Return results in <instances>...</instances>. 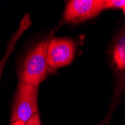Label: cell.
<instances>
[{"label":"cell","mask_w":125,"mask_h":125,"mask_svg":"<svg viewBox=\"0 0 125 125\" xmlns=\"http://www.w3.org/2000/svg\"><path fill=\"white\" fill-rule=\"evenodd\" d=\"M105 9H121L125 8V0H104Z\"/></svg>","instance_id":"cell-7"},{"label":"cell","mask_w":125,"mask_h":125,"mask_svg":"<svg viewBox=\"0 0 125 125\" xmlns=\"http://www.w3.org/2000/svg\"><path fill=\"white\" fill-rule=\"evenodd\" d=\"M10 125H26V124L22 121H15L13 124H10Z\"/></svg>","instance_id":"cell-9"},{"label":"cell","mask_w":125,"mask_h":125,"mask_svg":"<svg viewBox=\"0 0 125 125\" xmlns=\"http://www.w3.org/2000/svg\"><path fill=\"white\" fill-rule=\"evenodd\" d=\"M104 10V0H72L66 3L63 20L79 23L97 17Z\"/></svg>","instance_id":"cell-4"},{"label":"cell","mask_w":125,"mask_h":125,"mask_svg":"<svg viewBox=\"0 0 125 125\" xmlns=\"http://www.w3.org/2000/svg\"><path fill=\"white\" fill-rule=\"evenodd\" d=\"M78 41L68 38H51L47 49V64L50 69L67 66L73 60Z\"/></svg>","instance_id":"cell-3"},{"label":"cell","mask_w":125,"mask_h":125,"mask_svg":"<svg viewBox=\"0 0 125 125\" xmlns=\"http://www.w3.org/2000/svg\"><path fill=\"white\" fill-rule=\"evenodd\" d=\"M108 52L114 73L125 71V26L116 34Z\"/></svg>","instance_id":"cell-5"},{"label":"cell","mask_w":125,"mask_h":125,"mask_svg":"<svg viewBox=\"0 0 125 125\" xmlns=\"http://www.w3.org/2000/svg\"><path fill=\"white\" fill-rule=\"evenodd\" d=\"M31 20L30 18V15L28 14H26L23 18L20 21V23L17 29L14 32V34L11 35L9 41H8L4 55L2 60L0 61V83H1V79H2L4 67L9 59V56L14 51L15 45L19 41V39L20 38V37L23 35L24 32L31 26Z\"/></svg>","instance_id":"cell-6"},{"label":"cell","mask_w":125,"mask_h":125,"mask_svg":"<svg viewBox=\"0 0 125 125\" xmlns=\"http://www.w3.org/2000/svg\"><path fill=\"white\" fill-rule=\"evenodd\" d=\"M26 125H41V120H40V115L39 113H36L35 115H33L26 123Z\"/></svg>","instance_id":"cell-8"},{"label":"cell","mask_w":125,"mask_h":125,"mask_svg":"<svg viewBox=\"0 0 125 125\" xmlns=\"http://www.w3.org/2000/svg\"><path fill=\"white\" fill-rule=\"evenodd\" d=\"M38 87L19 82L11 109L10 124L15 121L26 124L38 112Z\"/></svg>","instance_id":"cell-2"},{"label":"cell","mask_w":125,"mask_h":125,"mask_svg":"<svg viewBox=\"0 0 125 125\" xmlns=\"http://www.w3.org/2000/svg\"><path fill=\"white\" fill-rule=\"evenodd\" d=\"M122 10H123V12H124V14H125V8H124V9H123Z\"/></svg>","instance_id":"cell-10"},{"label":"cell","mask_w":125,"mask_h":125,"mask_svg":"<svg viewBox=\"0 0 125 125\" xmlns=\"http://www.w3.org/2000/svg\"><path fill=\"white\" fill-rule=\"evenodd\" d=\"M50 40L48 37L41 41L25 56L17 73L20 83L38 87L47 78L50 69L47 64V49Z\"/></svg>","instance_id":"cell-1"}]
</instances>
